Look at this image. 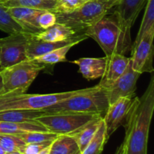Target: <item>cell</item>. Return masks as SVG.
I'll list each match as a JSON object with an SVG mask.
<instances>
[{
  "label": "cell",
  "mask_w": 154,
  "mask_h": 154,
  "mask_svg": "<svg viewBox=\"0 0 154 154\" xmlns=\"http://www.w3.org/2000/svg\"><path fill=\"white\" fill-rule=\"evenodd\" d=\"M154 111V76L141 97L134 98L123 126L126 154H147L149 133Z\"/></svg>",
  "instance_id": "obj_1"
},
{
  "label": "cell",
  "mask_w": 154,
  "mask_h": 154,
  "mask_svg": "<svg viewBox=\"0 0 154 154\" xmlns=\"http://www.w3.org/2000/svg\"><path fill=\"white\" fill-rule=\"evenodd\" d=\"M84 34L96 41L105 56L118 54L125 55L131 51V30L120 24L115 15L107 14Z\"/></svg>",
  "instance_id": "obj_2"
},
{
  "label": "cell",
  "mask_w": 154,
  "mask_h": 154,
  "mask_svg": "<svg viewBox=\"0 0 154 154\" xmlns=\"http://www.w3.org/2000/svg\"><path fill=\"white\" fill-rule=\"evenodd\" d=\"M109 106L106 89L97 84L85 88L84 91L60 101L45 109V114H105Z\"/></svg>",
  "instance_id": "obj_3"
},
{
  "label": "cell",
  "mask_w": 154,
  "mask_h": 154,
  "mask_svg": "<svg viewBox=\"0 0 154 154\" xmlns=\"http://www.w3.org/2000/svg\"><path fill=\"white\" fill-rule=\"evenodd\" d=\"M84 89L48 94L4 93L0 95V111H41L84 91Z\"/></svg>",
  "instance_id": "obj_4"
},
{
  "label": "cell",
  "mask_w": 154,
  "mask_h": 154,
  "mask_svg": "<svg viewBox=\"0 0 154 154\" xmlns=\"http://www.w3.org/2000/svg\"><path fill=\"white\" fill-rule=\"evenodd\" d=\"M46 66L34 60H26L2 69L4 93H24Z\"/></svg>",
  "instance_id": "obj_5"
},
{
  "label": "cell",
  "mask_w": 154,
  "mask_h": 154,
  "mask_svg": "<svg viewBox=\"0 0 154 154\" xmlns=\"http://www.w3.org/2000/svg\"><path fill=\"white\" fill-rule=\"evenodd\" d=\"M108 11L100 3L94 0H88L70 13L56 14L57 23L67 26L77 34H81L102 19Z\"/></svg>",
  "instance_id": "obj_6"
},
{
  "label": "cell",
  "mask_w": 154,
  "mask_h": 154,
  "mask_svg": "<svg viewBox=\"0 0 154 154\" xmlns=\"http://www.w3.org/2000/svg\"><path fill=\"white\" fill-rule=\"evenodd\" d=\"M102 114H45L35 119L48 132L57 135H70Z\"/></svg>",
  "instance_id": "obj_7"
},
{
  "label": "cell",
  "mask_w": 154,
  "mask_h": 154,
  "mask_svg": "<svg viewBox=\"0 0 154 154\" xmlns=\"http://www.w3.org/2000/svg\"><path fill=\"white\" fill-rule=\"evenodd\" d=\"M31 33L18 32L0 38L1 69L11 66L28 60L26 47Z\"/></svg>",
  "instance_id": "obj_8"
},
{
  "label": "cell",
  "mask_w": 154,
  "mask_h": 154,
  "mask_svg": "<svg viewBox=\"0 0 154 154\" xmlns=\"http://www.w3.org/2000/svg\"><path fill=\"white\" fill-rule=\"evenodd\" d=\"M154 29L145 34L139 42L132 45L130 57L132 69L139 73H153Z\"/></svg>",
  "instance_id": "obj_9"
},
{
  "label": "cell",
  "mask_w": 154,
  "mask_h": 154,
  "mask_svg": "<svg viewBox=\"0 0 154 154\" xmlns=\"http://www.w3.org/2000/svg\"><path fill=\"white\" fill-rule=\"evenodd\" d=\"M141 74L132 69L131 60L124 73L107 88L109 105L120 98H133L136 91L137 82Z\"/></svg>",
  "instance_id": "obj_10"
},
{
  "label": "cell",
  "mask_w": 154,
  "mask_h": 154,
  "mask_svg": "<svg viewBox=\"0 0 154 154\" xmlns=\"http://www.w3.org/2000/svg\"><path fill=\"white\" fill-rule=\"evenodd\" d=\"M133 99L134 98L131 97L120 98L108 106L103 117L108 138L118 128L124 125Z\"/></svg>",
  "instance_id": "obj_11"
},
{
  "label": "cell",
  "mask_w": 154,
  "mask_h": 154,
  "mask_svg": "<svg viewBox=\"0 0 154 154\" xmlns=\"http://www.w3.org/2000/svg\"><path fill=\"white\" fill-rule=\"evenodd\" d=\"M87 38L88 37L85 35L84 33H81V34L73 36L71 38L61 41V42H44V41L38 40L33 36V34H30L26 47L27 57H28V60H33L50 51L64 47L69 44L81 43Z\"/></svg>",
  "instance_id": "obj_12"
},
{
  "label": "cell",
  "mask_w": 154,
  "mask_h": 154,
  "mask_svg": "<svg viewBox=\"0 0 154 154\" xmlns=\"http://www.w3.org/2000/svg\"><path fill=\"white\" fill-rule=\"evenodd\" d=\"M8 11L11 17L27 33L37 34L43 30L38 25V17L45 10L24 7L8 8Z\"/></svg>",
  "instance_id": "obj_13"
},
{
  "label": "cell",
  "mask_w": 154,
  "mask_h": 154,
  "mask_svg": "<svg viewBox=\"0 0 154 154\" xmlns=\"http://www.w3.org/2000/svg\"><path fill=\"white\" fill-rule=\"evenodd\" d=\"M105 57L107 58V62L105 72L98 85L107 89L124 73L130 62V58L123 54H118Z\"/></svg>",
  "instance_id": "obj_14"
},
{
  "label": "cell",
  "mask_w": 154,
  "mask_h": 154,
  "mask_svg": "<svg viewBox=\"0 0 154 154\" xmlns=\"http://www.w3.org/2000/svg\"><path fill=\"white\" fill-rule=\"evenodd\" d=\"M147 0H120L114 14L120 25L130 29Z\"/></svg>",
  "instance_id": "obj_15"
},
{
  "label": "cell",
  "mask_w": 154,
  "mask_h": 154,
  "mask_svg": "<svg viewBox=\"0 0 154 154\" xmlns=\"http://www.w3.org/2000/svg\"><path fill=\"white\" fill-rule=\"evenodd\" d=\"M106 57L96 58V57H83L71 61V63L78 66V72L88 81L96 80L103 76L106 66Z\"/></svg>",
  "instance_id": "obj_16"
},
{
  "label": "cell",
  "mask_w": 154,
  "mask_h": 154,
  "mask_svg": "<svg viewBox=\"0 0 154 154\" xmlns=\"http://www.w3.org/2000/svg\"><path fill=\"white\" fill-rule=\"evenodd\" d=\"M76 35L78 34L67 26L56 23L48 29L33 34V36L38 40L44 42H61L71 38Z\"/></svg>",
  "instance_id": "obj_17"
},
{
  "label": "cell",
  "mask_w": 154,
  "mask_h": 154,
  "mask_svg": "<svg viewBox=\"0 0 154 154\" xmlns=\"http://www.w3.org/2000/svg\"><path fill=\"white\" fill-rule=\"evenodd\" d=\"M28 132H48L35 120L26 122L0 121V134L18 135Z\"/></svg>",
  "instance_id": "obj_18"
},
{
  "label": "cell",
  "mask_w": 154,
  "mask_h": 154,
  "mask_svg": "<svg viewBox=\"0 0 154 154\" xmlns=\"http://www.w3.org/2000/svg\"><path fill=\"white\" fill-rule=\"evenodd\" d=\"M102 118H103L102 115L98 116L94 120L87 123L85 126L81 127L76 132L70 134V135H72L76 141L81 152H82L85 149L87 144L90 143L93 137L94 136Z\"/></svg>",
  "instance_id": "obj_19"
},
{
  "label": "cell",
  "mask_w": 154,
  "mask_h": 154,
  "mask_svg": "<svg viewBox=\"0 0 154 154\" xmlns=\"http://www.w3.org/2000/svg\"><path fill=\"white\" fill-rule=\"evenodd\" d=\"M79 152L76 141L70 135H58L51 143L50 150V154H75Z\"/></svg>",
  "instance_id": "obj_20"
},
{
  "label": "cell",
  "mask_w": 154,
  "mask_h": 154,
  "mask_svg": "<svg viewBox=\"0 0 154 154\" xmlns=\"http://www.w3.org/2000/svg\"><path fill=\"white\" fill-rule=\"evenodd\" d=\"M108 139L109 138L107 136L105 122L102 118L96 134L85 149L81 152V154H102Z\"/></svg>",
  "instance_id": "obj_21"
},
{
  "label": "cell",
  "mask_w": 154,
  "mask_h": 154,
  "mask_svg": "<svg viewBox=\"0 0 154 154\" xmlns=\"http://www.w3.org/2000/svg\"><path fill=\"white\" fill-rule=\"evenodd\" d=\"M57 0H5L2 4L6 8L24 7L54 12Z\"/></svg>",
  "instance_id": "obj_22"
},
{
  "label": "cell",
  "mask_w": 154,
  "mask_h": 154,
  "mask_svg": "<svg viewBox=\"0 0 154 154\" xmlns=\"http://www.w3.org/2000/svg\"><path fill=\"white\" fill-rule=\"evenodd\" d=\"M42 115H45V113L42 111H21V110L4 111H0V121H32Z\"/></svg>",
  "instance_id": "obj_23"
},
{
  "label": "cell",
  "mask_w": 154,
  "mask_h": 154,
  "mask_svg": "<svg viewBox=\"0 0 154 154\" xmlns=\"http://www.w3.org/2000/svg\"><path fill=\"white\" fill-rule=\"evenodd\" d=\"M77 45H78L77 43L69 44V45H66L64 47H62V48H57V49L54 50V51H50V52L47 53V54H44V55L40 56V57H36V58L33 59V60L37 61L38 63L44 64L45 66L55 65L59 63L66 62L67 61V59H66L67 53L69 52V50L72 47L75 46Z\"/></svg>",
  "instance_id": "obj_24"
},
{
  "label": "cell",
  "mask_w": 154,
  "mask_h": 154,
  "mask_svg": "<svg viewBox=\"0 0 154 154\" xmlns=\"http://www.w3.org/2000/svg\"><path fill=\"white\" fill-rule=\"evenodd\" d=\"M152 29H154V0H147L146 2L144 17L136 38L132 45H136L144 37V35H145V34Z\"/></svg>",
  "instance_id": "obj_25"
},
{
  "label": "cell",
  "mask_w": 154,
  "mask_h": 154,
  "mask_svg": "<svg viewBox=\"0 0 154 154\" xmlns=\"http://www.w3.org/2000/svg\"><path fill=\"white\" fill-rule=\"evenodd\" d=\"M0 30L9 35L23 32H26L23 29L9 14L8 8L2 3H0Z\"/></svg>",
  "instance_id": "obj_26"
},
{
  "label": "cell",
  "mask_w": 154,
  "mask_h": 154,
  "mask_svg": "<svg viewBox=\"0 0 154 154\" xmlns=\"http://www.w3.org/2000/svg\"><path fill=\"white\" fill-rule=\"evenodd\" d=\"M17 135L25 144L50 142L55 140L58 136V135L51 132H28Z\"/></svg>",
  "instance_id": "obj_27"
},
{
  "label": "cell",
  "mask_w": 154,
  "mask_h": 154,
  "mask_svg": "<svg viewBox=\"0 0 154 154\" xmlns=\"http://www.w3.org/2000/svg\"><path fill=\"white\" fill-rule=\"evenodd\" d=\"M25 144L17 135L0 134V145L5 153L20 150Z\"/></svg>",
  "instance_id": "obj_28"
},
{
  "label": "cell",
  "mask_w": 154,
  "mask_h": 154,
  "mask_svg": "<svg viewBox=\"0 0 154 154\" xmlns=\"http://www.w3.org/2000/svg\"><path fill=\"white\" fill-rule=\"evenodd\" d=\"M88 0H57L54 13H70L82 6Z\"/></svg>",
  "instance_id": "obj_29"
},
{
  "label": "cell",
  "mask_w": 154,
  "mask_h": 154,
  "mask_svg": "<svg viewBox=\"0 0 154 154\" xmlns=\"http://www.w3.org/2000/svg\"><path fill=\"white\" fill-rule=\"evenodd\" d=\"M38 25L42 30L49 29L57 23V15L50 11H45L38 17Z\"/></svg>",
  "instance_id": "obj_30"
},
{
  "label": "cell",
  "mask_w": 154,
  "mask_h": 154,
  "mask_svg": "<svg viewBox=\"0 0 154 154\" xmlns=\"http://www.w3.org/2000/svg\"><path fill=\"white\" fill-rule=\"evenodd\" d=\"M51 143H52V141H50V142L26 144L20 150V151L23 154H38L44 148L50 145Z\"/></svg>",
  "instance_id": "obj_31"
},
{
  "label": "cell",
  "mask_w": 154,
  "mask_h": 154,
  "mask_svg": "<svg viewBox=\"0 0 154 154\" xmlns=\"http://www.w3.org/2000/svg\"><path fill=\"white\" fill-rule=\"evenodd\" d=\"M94 1L102 4V5L105 6V7L109 11L110 9L112 8L113 7H115V6L118 4L120 0H94Z\"/></svg>",
  "instance_id": "obj_32"
},
{
  "label": "cell",
  "mask_w": 154,
  "mask_h": 154,
  "mask_svg": "<svg viewBox=\"0 0 154 154\" xmlns=\"http://www.w3.org/2000/svg\"><path fill=\"white\" fill-rule=\"evenodd\" d=\"M114 154H126V145H125L124 141L122 142V144L117 147L116 150Z\"/></svg>",
  "instance_id": "obj_33"
},
{
  "label": "cell",
  "mask_w": 154,
  "mask_h": 154,
  "mask_svg": "<svg viewBox=\"0 0 154 154\" xmlns=\"http://www.w3.org/2000/svg\"><path fill=\"white\" fill-rule=\"evenodd\" d=\"M51 144H50V145H48V147H45V148H44L43 150H42V151H41L38 154H50V150H51Z\"/></svg>",
  "instance_id": "obj_34"
},
{
  "label": "cell",
  "mask_w": 154,
  "mask_h": 154,
  "mask_svg": "<svg viewBox=\"0 0 154 154\" xmlns=\"http://www.w3.org/2000/svg\"><path fill=\"white\" fill-rule=\"evenodd\" d=\"M4 93V87H3L2 78L1 75H0V95L3 94Z\"/></svg>",
  "instance_id": "obj_35"
},
{
  "label": "cell",
  "mask_w": 154,
  "mask_h": 154,
  "mask_svg": "<svg viewBox=\"0 0 154 154\" xmlns=\"http://www.w3.org/2000/svg\"><path fill=\"white\" fill-rule=\"evenodd\" d=\"M5 154H23L20 150H15V151L10 152V153H6Z\"/></svg>",
  "instance_id": "obj_36"
},
{
  "label": "cell",
  "mask_w": 154,
  "mask_h": 154,
  "mask_svg": "<svg viewBox=\"0 0 154 154\" xmlns=\"http://www.w3.org/2000/svg\"><path fill=\"white\" fill-rule=\"evenodd\" d=\"M6 153L5 152V150H3V148L2 147V146L0 145V154H5Z\"/></svg>",
  "instance_id": "obj_37"
},
{
  "label": "cell",
  "mask_w": 154,
  "mask_h": 154,
  "mask_svg": "<svg viewBox=\"0 0 154 154\" xmlns=\"http://www.w3.org/2000/svg\"><path fill=\"white\" fill-rule=\"evenodd\" d=\"M4 1H5V0H0V3H2Z\"/></svg>",
  "instance_id": "obj_38"
},
{
  "label": "cell",
  "mask_w": 154,
  "mask_h": 154,
  "mask_svg": "<svg viewBox=\"0 0 154 154\" xmlns=\"http://www.w3.org/2000/svg\"><path fill=\"white\" fill-rule=\"evenodd\" d=\"M75 154H81V152H79V153H75Z\"/></svg>",
  "instance_id": "obj_39"
},
{
  "label": "cell",
  "mask_w": 154,
  "mask_h": 154,
  "mask_svg": "<svg viewBox=\"0 0 154 154\" xmlns=\"http://www.w3.org/2000/svg\"><path fill=\"white\" fill-rule=\"evenodd\" d=\"M1 70H2V69H1V66H0V72H1Z\"/></svg>",
  "instance_id": "obj_40"
}]
</instances>
